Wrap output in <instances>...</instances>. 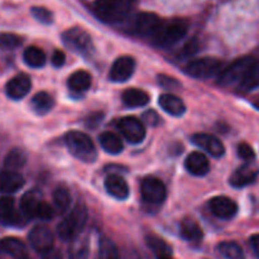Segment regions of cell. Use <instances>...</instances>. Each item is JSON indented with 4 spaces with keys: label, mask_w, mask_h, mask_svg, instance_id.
Instances as JSON below:
<instances>
[{
    "label": "cell",
    "mask_w": 259,
    "mask_h": 259,
    "mask_svg": "<svg viewBox=\"0 0 259 259\" xmlns=\"http://www.w3.org/2000/svg\"><path fill=\"white\" fill-rule=\"evenodd\" d=\"M62 40L66 47L75 53L89 57L94 53V43L90 34L81 28H71L62 34Z\"/></svg>",
    "instance_id": "cell-5"
},
{
    "label": "cell",
    "mask_w": 259,
    "mask_h": 259,
    "mask_svg": "<svg viewBox=\"0 0 259 259\" xmlns=\"http://www.w3.org/2000/svg\"><path fill=\"white\" fill-rule=\"evenodd\" d=\"M254 62L255 60L252 57H242L239 60L234 61L227 68L220 71L218 82L223 86H230L235 85V83H239Z\"/></svg>",
    "instance_id": "cell-6"
},
{
    "label": "cell",
    "mask_w": 259,
    "mask_h": 259,
    "mask_svg": "<svg viewBox=\"0 0 259 259\" xmlns=\"http://www.w3.org/2000/svg\"><path fill=\"white\" fill-rule=\"evenodd\" d=\"M0 252L13 257H20L25 254V245L17 238H4L0 240Z\"/></svg>",
    "instance_id": "cell-28"
},
{
    "label": "cell",
    "mask_w": 259,
    "mask_h": 259,
    "mask_svg": "<svg viewBox=\"0 0 259 259\" xmlns=\"http://www.w3.org/2000/svg\"><path fill=\"white\" fill-rule=\"evenodd\" d=\"M239 86L244 91H252L259 88V62L255 61L252 67L248 70L243 80L239 82Z\"/></svg>",
    "instance_id": "cell-31"
},
{
    "label": "cell",
    "mask_w": 259,
    "mask_h": 259,
    "mask_svg": "<svg viewBox=\"0 0 259 259\" xmlns=\"http://www.w3.org/2000/svg\"><path fill=\"white\" fill-rule=\"evenodd\" d=\"M24 177L15 171H4L0 174V192L13 194L24 186Z\"/></svg>",
    "instance_id": "cell-19"
},
{
    "label": "cell",
    "mask_w": 259,
    "mask_h": 259,
    "mask_svg": "<svg viewBox=\"0 0 259 259\" xmlns=\"http://www.w3.org/2000/svg\"><path fill=\"white\" fill-rule=\"evenodd\" d=\"M185 167L194 176H205L210 171V163L200 152H192L185 159Z\"/></svg>",
    "instance_id": "cell-17"
},
{
    "label": "cell",
    "mask_w": 259,
    "mask_h": 259,
    "mask_svg": "<svg viewBox=\"0 0 259 259\" xmlns=\"http://www.w3.org/2000/svg\"><path fill=\"white\" fill-rule=\"evenodd\" d=\"M238 154H239L240 158H243L244 161H253L255 157L254 151H253L252 147L247 143H240L238 146Z\"/></svg>",
    "instance_id": "cell-39"
},
{
    "label": "cell",
    "mask_w": 259,
    "mask_h": 259,
    "mask_svg": "<svg viewBox=\"0 0 259 259\" xmlns=\"http://www.w3.org/2000/svg\"><path fill=\"white\" fill-rule=\"evenodd\" d=\"M222 68V61L217 60V58L205 57L190 62L185 71H186L187 75L197 78V80H207V78H211L214 76L219 75Z\"/></svg>",
    "instance_id": "cell-7"
},
{
    "label": "cell",
    "mask_w": 259,
    "mask_h": 259,
    "mask_svg": "<svg viewBox=\"0 0 259 259\" xmlns=\"http://www.w3.org/2000/svg\"><path fill=\"white\" fill-rule=\"evenodd\" d=\"M209 207L212 214L223 220L234 218L238 212V205L234 200L227 196H217L210 200Z\"/></svg>",
    "instance_id": "cell-12"
},
{
    "label": "cell",
    "mask_w": 259,
    "mask_h": 259,
    "mask_svg": "<svg viewBox=\"0 0 259 259\" xmlns=\"http://www.w3.org/2000/svg\"><path fill=\"white\" fill-rule=\"evenodd\" d=\"M147 244H148V247L156 253V255L159 259L171 257V247H169L163 239H161V238L154 237V235H149V237H147Z\"/></svg>",
    "instance_id": "cell-33"
},
{
    "label": "cell",
    "mask_w": 259,
    "mask_h": 259,
    "mask_svg": "<svg viewBox=\"0 0 259 259\" xmlns=\"http://www.w3.org/2000/svg\"><path fill=\"white\" fill-rule=\"evenodd\" d=\"M42 254L43 259H63L61 252H58L57 249H53V247L50 248L48 250H46V252H43Z\"/></svg>",
    "instance_id": "cell-45"
},
{
    "label": "cell",
    "mask_w": 259,
    "mask_h": 259,
    "mask_svg": "<svg viewBox=\"0 0 259 259\" xmlns=\"http://www.w3.org/2000/svg\"><path fill=\"white\" fill-rule=\"evenodd\" d=\"M17 259H30V258H28L27 255H20V257H17Z\"/></svg>",
    "instance_id": "cell-47"
},
{
    "label": "cell",
    "mask_w": 259,
    "mask_h": 259,
    "mask_svg": "<svg viewBox=\"0 0 259 259\" xmlns=\"http://www.w3.org/2000/svg\"><path fill=\"white\" fill-rule=\"evenodd\" d=\"M29 243L37 252H46L53 247L52 232L46 227L33 228L29 233Z\"/></svg>",
    "instance_id": "cell-15"
},
{
    "label": "cell",
    "mask_w": 259,
    "mask_h": 259,
    "mask_svg": "<svg viewBox=\"0 0 259 259\" xmlns=\"http://www.w3.org/2000/svg\"><path fill=\"white\" fill-rule=\"evenodd\" d=\"M141 192L144 201L152 205H159L167 196V190L163 182L154 177H147L143 180Z\"/></svg>",
    "instance_id": "cell-8"
},
{
    "label": "cell",
    "mask_w": 259,
    "mask_h": 259,
    "mask_svg": "<svg viewBox=\"0 0 259 259\" xmlns=\"http://www.w3.org/2000/svg\"><path fill=\"white\" fill-rule=\"evenodd\" d=\"M42 201V195L39 191L32 190V191L27 192L20 200V210H22L23 215L28 219L37 218L38 209H39Z\"/></svg>",
    "instance_id": "cell-18"
},
{
    "label": "cell",
    "mask_w": 259,
    "mask_h": 259,
    "mask_svg": "<svg viewBox=\"0 0 259 259\" xmlns=\"http://www.w3.org/2000/svg\"><path fill=\"white\" fill-rule=\"evenodd\" d=\"M23 57H24V62L33 68L42 67V66L46 65V61H47L46 53L40 48L34 47V46L28 47L23 53Z\"/></svg>",
    "instance_id": "cell-30"
},
{
    "label": "cell",
    "mask_w": 259,
    "mask_h": 259,
    "mask_svg": "<svg viewBox=\"0 0 259 259\" xmlns=\"http://www.w3.org/2000/svg\"><path fill=\"white\" fill-rule=\"evenodd\" d=\"M105 189L108 194L118 200H125L129 196V186L119 175H109L105 179Z\"/></svg>",
    "instance_id": "cell-20"
},
{
    "label": "cell",
    "mask_w": 259,
    "mask_h": 259,
    "mask_svg": "<svg viewBox=\"0 0 259 259\" xmlns=\"http://www.w3.org/2000/svg\"><path fill=\"white\" fill-rule=\"evenodd\" d=\"M250 245H252L255 255H257V258L259 259V234L253 235V237L250 238Z\"/></svg>",
    "instance_id": "cell-46"
},
{
    "label": "cell",
    "mask_w": 259,
    "mask_h": 259,
    "mask_svg": "<svg viewBox=\"0 0 259 259\" xmlns=\"http://www.w3.org/2000/svg\"><path fill=\"white\" fill-rule=\"evenodd\" d=\"M86 220H88V210L82 202H78L57 227L58 237L63 240H71L83 229Z\"/></svg>",
    "instance_id": "cell-4"
},
{
    "label": "cell",
    "mask_w": 259,
    "mask_h": 259,
    "mask_svg": "<svg viewBox=\"0 0 259 259\" xmlns=\"http://www.w3.org/2000/svg\"><path fill=\"white\" fill-rule=\"evenodd\" d=\"M121 100L128 108H141L149 103V96L146 91L139 89H128L121 95Z\"/></svg>",
    "instance_id": "cell-23"
},
{
    "label": "cell",
    "mask_w": 259,
    "mask_h": 259,
    "mask_svg": "<svg viewBox=\"0 0 259 259\" xmlns=\"http://www.w3.org/2000/svg\"><path fill=\"white\" fill-rule=\"evenodd\" d=\"M158 83L164 89H169V90H176L177 88L181 86L180 81H177L175 77L167 75H158Z\"/></svg>",
    "instance_id": "cell-38"
},
{
    "label": "cell",
    "mask_w": 259,
    "mask_h": 259,
    "mask_svg": "<svg viewBox=\"0 0 259 259\" xmlns=\"http://www.w3.org/2000/svg\"><path fill=\"white\" fill-rule=\"evenodd\" d=\"M258 174L259 171L257 168L249 166V164H245V166L239 167L237 171H234V174L230 177L229 182L235 189H243V187L254 184L258 177Z\"/></svg>",
    "instance_id": "cell-16"
},
{
    "label": "cell",
    "mask_w": 259,
    "mask_h": 259,
    "mask_svg": "<svg viewBox=\"0 0 259 259\" xmlns=\"http://www.w3.org/2000/svg\"><path fill=\"white\" fill-rule=\"evenodd\" d=\"M199 51V43L196 39H191L185 45V47L182 48V55L184 56H192Z\"/></svg>",
    "instance_id": "cell-43"
},
{
    "label": "cell",
    "mask_w": 259,
    "mask_h": 259,
    "mask_svg": "<svg viewBox=\"0 0 259 259\" xmlns=\"http://www.w3.org/2000/svg\"><path fill=\"white\" fill-rule=\"evenodd\" d=\"M32 15L38 20V22L43 23V24H51L53 22V14L51 10L43 7H33L32 8Z\"/></svg>",
    "instance_id": "cell-37"
},
{
    "label": "cell",
    "mask_w": 259,
    "mask_h": 259,
    "mask_svg": "<svg viewBox=\"0 0 259 259\" xmlns=\"http://www.w3.org/2000/svg\"><path fill=\"white\" fill-rule=\"evenodd\" d=\"M192 143L199 147V148L206 151L210 156L215 157V158H220L225 153V147L223 144V142L220 139H218L217 137L210 136V134H195L192 137Z\"/></svg>",
    "instance_id": "cell-13"
},
{
    "label": "cell",
    "mask_w": 259,
    "mask_h": 259,
    "mask_svg": "<svg viewBox=\"0 0 259 259\" xmlns=\"http://www.w3.org/2000/svg\"><path fill=\"white\" fill-rule=\"evenodd\" d=\"M100 259H119L115 244L108 238H103L100 242Z\"/></svg>",
    "instance_id": "cell-35"
},
{
    "label": "cell",
    "mask_w": 259,
    "mask_h": 259,
    "mask_svg": "<svg viewBox=\"0 0 259 259\" xmlns=\"http://www.w3.org/2000/svg\"><path fill=\"white\" fill-rule=\"evenodd\" d=\"M162 259H172L171 257H167V258H162Z\"/></svg>",
    "instance_id": "cell-48"
},
{
    "label": "cell",
    "mask_w": 259,
    "mask_h": 259,
    "mask_svg": "<svg viewBox=\"0 0 259 259\" xmlns=\"http://www.w3.org/2000/svg\"><path fill=\"white\" fill-rule=\"evenodd\" d=\"M186 20L174 19L169 22H162L161 27L158 28L154 35L152 37L154 45L161 48H169L179 43L187 33Z\"/></svg>",
    "instance_id": "cell-3"
},
{
    "label": "cell",
    "mask_w": 259,
    "mask_h": 259,
    "mask_svg": "<svg viewBox=\"0 0 259 259\" xmlns=\"http://www.w3.org/2000/svg\"><path fill=\"white\" fill-rule=\"evenodd\" d=\"M163 20L153 13H141L134 20V29L139 35L143 37H153L158 30Z\"/></svg>",
    "instance_id": "cell-11"
},
{
    "label": "cell",
    "mask_w": 259,
    "mask_h": 259,
    "mask_svg": "<svg viewBox=\"0 0 259 259\" xmlns=\"http://www.w3.org/2000/svg\"><path fill=\"white\" fill-rule=\"evenodd\" d=\"M0 219L9 225H19L22 223V218L15 211L14 200L12 197L5 196L0 199Z\"/></svg>",
    "instance_id": "cell-22"
},
{
    "label": "cell",
    "mask_w": 259,
    "mask_h": 259,
    "mask_svg": "<svg viewBox=\"0 0 259 259\" xmlns=\"http://www.w3.org/2000/svg\"><path fill=\"white\" fill-rule=\"evenodd\" d=\"M219 252L225 259H245L244 252L235 242H223L219 244Z\"/></svg>",
    "instance_id": "cell-34"
},
{
    "label": "cell",
    "mask_w": 259,
    "mask_h": 259,
    "mask_svg": "<svg viewBox=\"0 0 259 259\" xmlns=\"http://www.w3.org/2000/svg\"><path fill=\"white\" fill-rule=\"evenodd\" d=\"M68 88L75 93H83L88 90L91 85V76L86 71H76L68 77L67 81Z\"/></svg>",
    "instance_id": "cell-26"
},
{
    "label": "cell",
    "mask_w": 259,
    "mask_h": 259,
    "mask_svg": "<svg viewBox=\"0 0 259 259\" xmlns=\"http://www.w3.org/2000/svg\"><path fill=\"white\" fill-rule=\"evenodd\" d=\"M181 237L189 242H199L202 238V230L200 225L191 218H186L181 222L180 225Z\"/></svg>",
    "instance_id": "cell-24"
},
{
    "label": "cell",
    "mask_w": 259,
    "mask_h": 259,
    "mask_svg": "<svg viewBox=\"0 0 259 259\" xmlns=\"http://www.w3.org/2000/svg\"><path fill=\"white\" fill-rule=\"evenodd\" d=\"M30 105H32L34 113L43 115V114H47L48 111L52 110L53 105H55V100L48 93L40 91V93L35 94L33 96L32 100H30Z\"/></svg>",
    "instance_id": "cell-25"
},
{
    "label": "cell",
    "mask_w": 259,
    "mask_h": 259,
    "mask_svg": "<svg viewBox=\"0 0 259 259\" xmlns=\"http://www.w3.org/2000/svg\"><path fill=\"white\" fill-rule=\"evenodd\" d=\"M25 163H27V154L20 148L12 149L7 154L4 161L5 168L9 169V171H15V169L22 168V167L25 166Z\"/></svg>",
    "instance_id": "cell-29"
},
{
    "label": "cell",
    "mask_w": 259,
    "mask_h": 259,
    "mask_svg": "<svg viewBox=\"0 0 259 259\" xmlns=\"http://www.w3.org/2000/svg\"><path fill=\"white\" fill-rule=\"evenodd\" d=\"M65 143L72 156H75L80 161L91 163L98 157V152H96V147L93 139L82 132H68L65 136Z\"/></svg>",
    "instance_id": "cell-2"
},
{
    "label": "cell",
    "mask_w": 259,
    "mask_h": 259,
    "mask_svg": "<svg viewBox=\"0 0 259 259\" xmlns=\"http://www.w3.org/2000/svg\"><path fill=\"white\" fill-rule=\"evenodd\" d=\"M30 77L25 73H19V75L14 76L9 82L7 83V95L9 96L13 100H20V99L24 98L30 90Z\"/></svg>",
    "instance_id": "cell-14"
},
{
    "label": "cell",
    "mask_w": 259,
    "mask_h": 259,
    "mask_svg": "<svg viewBox=\"0 0 259 259\" xmlns=\"http://www.w3.org/2000/svg\"><path fill=\"white\" fill-rule=\"evenodd\" d=\"M118 128L120 129V132L129 143L138 144L146 138L144 125L139 119L134 118V116H125V118L120 119L118 123Z\"/></svg>",
    "instance_id": "cell-9"
},
{
    "label": "cell",
    "mask_w": 259,
    "mask_h": 259,
    "mask_svg": "<svg viewBox=\"0 0 259 259\" xmlns=\"http://www.w3.org/2000/svg\"><path fill=\"white\" fill-rule=\"evenodd\" d=\"M136 70V61L131 56H121L116 58L115 62L111 66L109 77L114 82H125L132 77Z\"/></svg>",
    "instance_id": "cell-10"
},
{
    "label": "cell",
    "mask_w": 259,
    "mask_h": 259,
    "mask_svg": "<svg viewBox=\"0 0 259 259\" xmlns=\"http://www.w3.org/2000/svg\"><path fill=\"white\" fill-rule=\"evenodd\" d=\"M93 10L99 19L106 23H119L132 10V0H96Z\"/></svg>",
    "instance_id": "cell-1"
},
{
    "label": "cell",
    "mask_w": 259,
    "mask_h": 259,
    "mask_svg": "<svg viewBox=\"0 0 259 259\" xmlns=\"http://www.w3.org/2000/svg\"><path fill=\"white\" fill-rule=\"evenodd\" d=\"M101 147L105 152L110 154H119L123 151V142L119 138L116 134L111 133V132H105L99 137Z\"/></svg>",
    "instance_id": "cell-27"
},
{
    "label": "cell",
    "mask_w": 259,
    "mask_h": 259,
    "mask_svg": "<svg viewBox=\"0 0 259 259\" xmlns=\"http://www.w3.org/2000/svg\"><path fill=\"white\" fill-rule=\"evenodd\" d=\"M53 217H55V211H53L52 207H51L48 204H46L45 201H42V204H40L39 209H38V212H37L38 219L51 220Z\"/></svg>",
    "instance_id": "cell-40"
},
{
    "label": "cell",
    "mask_w": 259,
    "mask_h": 259,
    "mask_svg": "<svg viewBox=\"0 0 259 259\" xmlns=\"http://www.w3.org/2000/svg\"><path fill=\"white\" fill-rule=\"evenodd\" d=\"M103 119H104L103 113H99V111L98 113H93L86 118L85 125L90 129H95L96 126H99V124L103 121Z\"/></svg>",
    "instance_id": "cell-41"
},
{
    "label": "cell",
    "mask_w": 259,
    "mask_h": 259,
    "mask_svg": "<svg viewBox=\"0 0 259 259\" xmlns=\"http://www.w3.org/2000/svg\"><path fill=\"white\" fill-rule=\"evenodd\" d=\"M51 61H52V65L55 66V67H61V66L65 65V62H66L65 53H63L62 51H55L52 55V58H51Z\"/></svg>",
    "instance_id": "cell-44"
},
{
    "label": "cell",
    "mask_w": 259,
    "mask_h": 259,
    "mask_svg": "<svg viewBox=\"0 0 259 259\" xmlns=\"http://www.w3.org/2000/svg\"><path fill=\"white\" fill-rule=\"evenodd\" d=\"M158 104L166 113H168L172 116H181L186 111L184 101L179 96L172 95V94H163V95L159 96Z\"/></svg>",
    "instance_id": "cell-21"
},
{
    "label": "cell",
    "mask_w": 259,
    "mask_h": 259,
    "mask_svg": "<svg viewBox=\"0 0 259 259\" xmlns=\"http://www.w3.org/2000/svg\"><path fill=\"white\" fill-rule=\"evenodd\" d=\"M23 43V38L13 33H0V48L14 50Z\"/></svg>",
    "instance_id": "cell-36"
},
{
    "label": "cell",
    "mask_w": 259,
    "mask_h": 259,
    "mask_svg": "<svg viewBox=\"0 0 259 259\" xmlns=\"http://www.w3.org/2000/svg\"><path fill=\"white\" fill-rule=\"evenodd\" d=\"M159 119H161V118H159V115L154 110L146 111V113L143 114V120L146 121V123L148 124V125H152V126L158 125V124H159Z\"/></svg>",
    "instance_id": "cell-42"
},
{
    "label": "cell",
    "mask_w": 259,
    "mask_h": 259,
    "mask_svg": "<svg viewBox=\"0 0 259 259\" xmlns=\"http://www.w3.org/2000/svg\"><path fill=\"white\" fill-rule=\"evenodd\" d=\"M53 202H55L56 209L60 212L67 211L71 205V194L67 187L62 186V185L56 187L55 192H53Z\"/></svg>",
    "instance_id": "cell-32"
}]
</instances>
